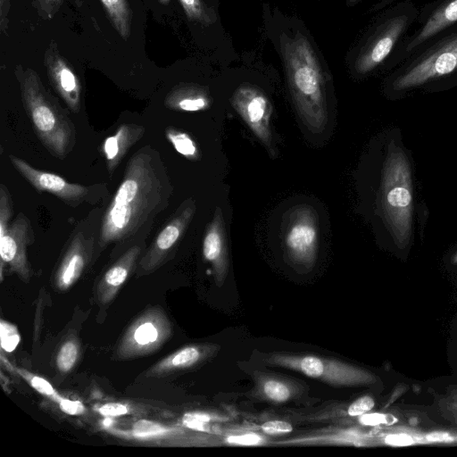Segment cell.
I'll use <instances>...</instances> for the list:
<instances>
[{
	"mask_svg": "<svg viewBox=\"0 0 457 457\" xmlns=\"http://www.w3.org/2000/svg\"><path fill=\"white\" fill-rule=\"evenodd\" d=\"M173 186L158 150L144 145L129 159L123 178L103 212L96 261L108 246L112 255L145 244L155 220L169 206Z\"/></svg>",
	"mask_w": 457,
	"mask_h": 457,
	"instance_id": "cell-1",
	"label": "cell"
},
{
	"mask_svg": "<svg viewBox=\"0 0 457 457\" xmlns=\"http://www.w3.org/2000/svg\"><path fill=\"white\" fill-rule=\"evenodd\" d=\"M281 54L297 112L309 130L321 132L328 123L323 71L308 38L300 32L281 37Z\"/></svg>",
	"mask_w": 457,
	"mask_h": 457,
	"instance_id": "cell-2",
	"label": "cell"
},
{
	"mask_svg": "<svg viewBox=\"0 0 457 457\" xmlns=\"http://www.w3.org/2000/svg\"><path fill=\"white\" fill-rule=\"evenodd\" d=\"M17 78L22 105L35 134L51 155L64 160L76 144V129L69 113L32 69H21Z\"/></svg>",
	"mask_w": 457,
	"mask_h": 457,
	"instance_id": "cell-3",
	"label": "cell"
},
{
	"mask_svg": "<svg viewBox=\"0 0 457 457\" xmlns=\"http://www.w3.org/2000/svg\"><path fill=\"white\" fill-rule=\"evenodd\" d=\"M420 10L411 0L396 3L377 21L359 47L353 70L365 75L391 61L406 34L417 21Z\"/></svg>",
	"mask_w": 457,
	"mask_h": 457,
	"instance_id": "cell-4",
	"label": "cell"
},
{
	"mask_svg": "<svg viewBox=\"0 0 457 457\" xmlns=\"http://www.w3.org/2000/svg\"><path fill=\"white\" fill-rule=\"evenodd\" d=\"M457 73V28L428 43L409 57L392 76L394 91L402 92Z\"/></svg>",
	"mask_w": 457,
	"mask_h": 457,
	"instance_id": "cell-5",
	"label": "cell"
},
{
	"mask_svg": "<svg viewBox=\"0 0 457 457\" xmlns=\"http://www.w3.org/2000/svg\"><path fill=\"white\" fill-rule=\"evenodd\" d=\"M412 188L410 167L401 149L390 148L381 184V206L385 218L401 245L411 231Z\"/></svg>",
	"mask_w": 457,
	"mask_h": 457,
	"instance_id": "cell-6",
	"label": "cell"
},
{
	"mask_svg": "<svg viewBox=\"0 0 457 457\" xmlns=\"http://www.w3.org/2000/svg\"><path fill=\"white\" fill-rule=\"evenodd\" d=\"M102 210L94 209L71 234L54 272V285L61 292L71 288L93 262L97 244Z\"/></svg>",
	"mask_w": 457,
	"mask_h": 457,
	"instance_id": "cell-7",
	"label": "cell"
},
{
	"mask_svg": "<svg viewBox=\"0 0 457 457\" xmlns=\"http://www.w3.org/2000/svg\"><path fill=\"white\" fill-rule=\"evenodd\" d=\"M267 363L301 372L312 378L338 386H355L374 381L370 372L336 360L314 355L272 354Z\"/></svg>",
	"mask_w": 457,
	"mask_h": 457,
	"instance_id": "cell-8",
	"label": "cell"
},
{
	"mask_svg": "<svg viewBox=\"0 0 457 457\" xmlns=\"http://www.w3.org/2000/svg\"><path fill=\"white\" fill-rule=\"evenodd\" d=\"M9 160L12 167L37 191L48 192L71 207H78L85 203L96 204L108 195L105 183L89 186L72 183L58 174L38 170L13 154L9 155Z\"/></svg>",
	"mask_w": 457,
	"mask_h": 457,
	"instance_id": "cell-9",
	"label": "cell"
},
{
	"mask_svg": "<svg viewBox=\"0 0 457 457\" xmlns=\"http://www.w3.org/2000/svg\"><path fill=\"white\" fill-rule=\"evenodd\" d=\"M171 333V323L164 311L160 307L149 308L124 332L114 355L120 360L147 355L158 351Z\"/></svg>",
	"mask_w": 457,
	"mask_h": 457,
	"instance_id": "cell-10",
	"label": "cell"
},
{
	"mask_svg": "<svg viewBox=\"0 0 457 457\" xmlns=\"http://www.w3.org/2000/svg\"><path fill=\"white\" fill-rule=\"evenodd\" d=\"M319 217L308 204L293 207L285 217L283 245L286 254L295 264L310 268L319 249Z\"/></svg>",
	"mask_w": 457,
	"mask_h": 457,
	"instance_id": "cell-11",
	"label": "cell"
},
{
	"mask_svg": "<svg viewBox=\"0 0 457 457\" xmlns=\"http://www.w3.org/2000/svg\"><path fill=\"white\" fill-rule=\"evenodd\" d=\"M195 211V201L192 197L180 204L150 246L144 251L136 269L137 276L155 271L172 257Z\"/></svg>",
	"mask_w": 457,
	"mask_h": 457,
	"instance_id": "cell-12",
	"label": "cell"
},
{
	"mask_svg": "<svg viewBox=\"0 0 457 457\" xmlns=\"http://www.w3.org/2000/svg\"><path fill=\"white\" fill-rule=\"evenodd\" d=\"M418 29L403 41L391 62H403L414 52L457 28V0H436L419 12Z\"/></svg>",
	"mask_w": 457,
	"mask_h": 457,
	"instance_id": "cell-13",
	"label": "cell"
},
{
	"mask_svg": "<svg viewBox=\"0 0 457 457\" xmlns=\"http://www.w3.org/2000/svg\"><path fill=\"white\" fill-rule=\"evenodd\" d=\"M35 242L30 220L19 212L6 232L0 237L1 273L4 267L28 283L32 277L27 249Z\"/></svg>",
	"mask_w": 457,
	"mask_h": 457,
	"instance_id": "cell-14",
	"label": "cell"
},
{
	"mask_svg": "<svg viewBox=\"0 0 457 457\" xmlns=\"http://www.w3.org/2000/svg\"><path fill=\"white\" fill-rule=\"evenodd\" d=\"M230 102L270 154H273L270 129L272 106L267 96L255 86L243 84L234 91Z\"/></svg>",
	"mask_w": 457,
	"mask_h": 457,
	"instance_id": "cell-15",
	"label": "cell"
},
{
	"mask_svg": "<svg viewBox=\"0 0 457 457\" xmlns=\"http://www.w3.org/2000/svg\"><path fill=\"white\" fill-rule=\"evenodd\" d=\"M145 245L137 244L128 248L99 278L96 286V299L101 307L107 306L114 299L131 273L136 271Z\"/></svg>",
	"mask_w": 457,
	"mask_h": 457,
	"instance_id": "cell-16",
	"label": "cell"
},
{
	"mask_svg": "<svg viewBox=\"0 0 457 457\" xmlns=\"http://www.w3.org/2000/svg\"><path fill=\"white\" fill-rule=\"evenodd\" d=\"M45 65L49 81L73 113L81 109V85L68 62L54 48L46 53Z\"/></svg>",
	"mask_w": 457,
	"mask_h": 457,
	"instance_id": "cell-17",
	"label": "cell"
},
{
	"mask_svg": "<svg viewBox=\"0 0 457 457\" xmlns=\"http://www.w3.org/2000/svg\"><path fill=\"white\" fill-rule=\"evenodd\" d=\"M203 255L212 264L217 279H222L228 269V253L224 220L219 206L204 232Z\"/></svg>",
	"mask_w": 457,
	"mask_h": 457,
	"instance_id": "cell-18",
	"label": "cell"
},
{
	"mask_svg": "<svg viewBox=\"0 0 457 457\" xmlns=\"http://www.w3.org/2000/svg\"><path fill=\"white\" fill-rule=\"evenodd\" d=\"M145 128L136 123H123L115 133L106 137L102 145L109 175L112 176L129 150L145 135Z\"/></svg>",
	"mask_w": 457,
	"mask_h": 457,
	"instance_id": "cell-19",
	"label": "cell"
},
{
	"mask_svg": "<svg viewBox=\"0 0 457 457\" xmlns=\"http://www.w3.org/2000/svg\"><path fill=\"white\" fill-rule=\"evenodd\" d=\"M212 99L207 89L195 84H180L165 96L164 105L176 112H200L208 109Z\"/></svg>",
	"mask_w": 457,
	"mask_h": 457,
	"instance_id": "cell-20",
	"label": "cell"
},
{
	"mask_svg": "<svg viewBox=\"0 0 457 457\" xmlns=\"http://www.w3.org/2000/svg\"><path fill=\"white\" fill-rule=\"evenodd\" d=\"M202 356V349L199 346H185L154 363L145 371L144 377L147 378L168 377L193 367L200 361Z\"/></svg>",
	"mask_w": 457,
	"mask_h": 457,
	"instance_id": "cell-21",
	"label": "cell"
},
{
	"mask_svg": "<svg viewBox=\"0 0 457 457\" xmlns=\"http://www.w3.org/2000/svg\"><path fill=\"white\" fill-rule=\"evenodd\" d=\"M113 27L124 39L130 36L131 12L127 0H101Z\"/></svg>",
	"mask_w": 457,
	"mask_h": 457,
	"instance_id": "cell-22",
	"label": "cell"
},
{
	"mask_svg": "<svg viewBox=\"0 0 457 457\" xmlns=\"http://www.w3.org/2000/svg\"><path fill=\"white\" fill-rule=\"evenodd\" d=\"M1 362L9 370H13L18 376L22 378L34 390L40 395L50 399L54 403H58L62 396L54 389L51 383L44 378L29 372V370L13 366L4 355H1Z\"/></svg>",
	"mask_w": 457,
	"mask_h": 457,
	"instance_id": "cell-23",
	"label": "cell"
},
{
	"mask_svg": "<svg viewBox=\"0 0 457 457\" xmlns=\"http://www.w3.org/2000/svg\"><path fill=\"white\" fill-rule=\"evenodd\" d=\"M165 136L179 154L193 162L200 159L201 153L198 145L188 133L174 127H167Z\"/></svg>",
	"mask_w": 457,
	"mask_h": 457,
	"instance_id": "cell-24",
	"label": "cell"
},
{
	"mask_svg": "<svg viewBox=\"0 0 457 457\" xmlns=\"http://www.w3.org/2000/svg\"><path fill=\"white\" fill-rule=\"evenodd\" d=\"M79 353L78 338L75 336L69 337L59 347L55 357L58 370L62 374L70 372L77 364Z\"/></svg>",
	"mask_w": 457,
	"mask_h": 457,
	"instance_id": "cell-25",
	"label": "cell"
},
{
	"mask_svg": "<svg viewBox=\"0 0 457 457\" xmlns=\"http://www.w3.org/2000/svg\"><path fill=\"white\" fill-rule=\"evenodd\" d=\"M179 2L189 20L199 22L204 26L213 23L215 16L202 0H179Z\"/></svg>",
	"mask_w": 457,
	"mask_h": 457,
	"instance_id": "cell-26",
	"label": "cell"
},
{
	"mask_svg": "<svg viewBox=\"0 0 457 457\" xmlns=\"http://www.w3.org/2000/svg\"><path fill=\"white\" fill-rule=\"evenodd\" d=\"M262 393L269 400L282 403L287 401L292 395V390L285 382L267 378L262 383Z\"/></svg>",
	"mask_w": 457,
	"mask_h": 457,
	"instance_id": "cell-27",
	"label": "cell"
},
{
	"mask_svg": "<svg viewBox=\"0 0 457 457\" xmlns=\"http://www.w3.org/2000/svg\"><path fill=\"white\" fill-rule=\"evenodd\" d=\"M0 339L2 352H13L21 341V336L16 326L9 321L1 320Z\"/></svg>",
	"mask_w": 457,
	"mask_h": 457,
	"instance_id": "cell-28",
	"label": "cell"
},
{
	"mask_svg": "<svg viewBox=\"0 0 457 457\" xmlns=\"http://www.w3.org/2000/svg\"><path fill=\"white\" fill-rule=\"evenodd\" d=\"M13 214V204L10 192L5 185H0V237L10 227V220Z\"/></svg>",
	"mask_w": 457,
	"mask_h": 457,
	"instance_id": "cell-29",
	"label": "cell"
},
{
	"mask_svg": "<svg viewBox=\"0 0 457 457\" xmlns=\"http://www.w3.org/2000/svg\"><path fill=\"white\" fill-rule=\"evenodd\" d=\"M419 445L457 443V434L448 431L416 432Z\"/></svg>",
	"mask_w": 457,
	"mask_h": 457,
	"instance_id": "cell-30",
	"label": "cell"
},
{
	"mask_svg": "<svg viewBox=\"0 0 457 457\" xmlns=\"http://www.w3.org/2000/svg\"><path fill=\"white\" fill-rule=\"evenodd\" d=\"M384 444L391 446H410L419 445L415 431H396L385 435Z\"/></svg>",
	"mask_w": 457,
	"mask_h": 457,
	"instance_id": "cell-31",
	"label": "cell"
},
{
	"mask_svg": "<svg viewBox=\"0 0 457 457\" xmlns=\"http://www.w3.org/2000/svg\"><path fill=\"white\" fill-rule=\"evenodd\" d=\"M212 417L206 413L190 412L183 416L182 423L187 428L197 431H210L209 422Z\"/></svg>",
	"mask_w": 457,
	"mask_h": 457,
	"instance_id": "cell-32",
	"label": "cell"
},
{
	"mask_svg": "<svg viewBox=\"0 0 457 457\" xmlns=\"http://www.w3.org/2000/svg\"><path fill=\"white\" fill-rule=\"evenodd\" d=\"M96 410L105 418H116L128 414L129 406L121 403L110 402L102 404Z\"/></svg>",
	"mask_w": 457,
	"mask_h": 457,
	"instance_id": "cell-33",
	"label": "cell"
},
{
	"mask_svg": "<svg viewBox=\"0 0 457 457\" xmlns=\"http://www.w3.org/2000/svg\"><path fill=\"white\" fill-rule=\"evenodd\" d=\"M375 405V402L372 397L364 395L358 398L353 403L350 404L347 410V413L350 416H361L370 411Z\"/></svg>",
	"mask_w": 457,
	"mask_h": 457,
	"instance_id": "cell-34",
	"label": "cell"
},
{
	"mask_svg": "<svg viewBox=\"0 0 457 457\" xmlns=\"http://www.w3.org/2000/svg\"><path fill=\"white\" fill-rule=\"evenodd\" d=\"M261 428L270 436L284 435L293 430L291 424L284 420L267 421L262 425Z\"/></svg>",
	"mask_w": 457,
	"mask_h": 457,
	"instance_id": "cell-35",
	"label": "cell"
},
{
	"mask_svg": "<svg viewBox=\"0 0 457 457\" xmlns=\"http://www.w3.org/2000/svg\"><path fill=\"white\" fill-rule=\"evenodd\" d=\"M57 404L59 409L68 415H81L86 411L85 405L79 400H71L62 397Z\"/></svg>",
	"mask_w": 457,
	"mask_h": 457,
	"instance_id": "cell-36",
	"label": "cell"
},
{
	"mask_svg": "<svg viewBox=\"0 0 457 457\" xmlns=\"http://www.w3.org/2000/svg\"><path fill=\"white\" fill-rule=\"evenodd\" d=\"M262 438L254 433H247L237 436H230L227 438V442L237 445H257L261 444Z\"/></svg>",
	"mask_w": 457,
	"mask_h": 457,
	"instance_id": "cell-37",
	"label": "cell"
},
{
	"mask_svg": "<svg viewBox=\"0 0 457 457\" xmlns=\"http://www.w3.org/2000/svg\"><path fill=\"white\" fill-rule=\"evenodd\" d=\"M359 421L365 426H377L388 423L389 416L383 413H364L360 416Z\"/></svg>",
	"mask_w": 457,
	"mask_h": 457,
	"instance_id": "cell-38",
	"label": "cell"
},
{
	"mask_svg": "<svg viewBox=\"0 0 457 457\" xmlns=\"http://www.w3.org/2000/svg\"><path fill=\"white\" fill-rule=\"evenodd\" d=\"M41 10L48 16L52 17L60 8L63 0H37Z\"/></svg>",
	"mask_w": 457,
	"mask_h": 457,
	"instance_id": "cell-39",
	"label": "cell"
},
{
	"mask_svg": "<svg viewBox=\"0 0 457 457\" xmlns=\"http://www.w3.org/2000/svg\"><path fill=\"white\" fill-rule=\"evenodd\" d=\"M9 7H10V0H0V16H1L2 29H4V23L5 22V18L8 13Z\"/></svg>",
	"mask_w": 457,
	"mask_h": 457,
	"instance_id": "cell-40",
	"label": "cell"
},
{
	"mask_svg": "<svg viewBox=\"0 0 457 457\" xmlns=\"http://www.w3.org/2000/svg\"><path fill=\"white\" fill-rule=\"evenodd\" d=\"M361 0H346V2L350 4H357L358 2H360ZM395 0H381L380 1V4L382 5H387L389 4H391L392 2H394Z\"/></svg>",
	"mask_w": 457,
	"mask_h": 457,
	"instance_id": "cell-41",
	"label": "cell"
},
{
	"mask_svg": "<svg viewBox=\"0 0 457 457\" xmlns=\"http://www.w3.org/2000/svg\"><path fill=\"white\" fill-rule=\"evenodd\" d=\"M162 4H167L170 0H158Z\"/></svg>",
	"mask_w": 457,
	"mask_h": 457,
	"instance_id": "cell-42",
	"label": "cell"
},
{
	"mask_svg": "<svg viewBox=\"0 0 457 457\" xmlns=\"http://www.w3.org/2000/svg\"><path fill=\"white\" fill-rule=\"evenodd\" d=\"M453 262L457 264V253L454 254V256L453 257Z\"/></svg>",
	"mask_w": 457,
	"mask_h": 457,
	"instance_id": "cell-43",
	"label": "cell"
}]
</instances>
